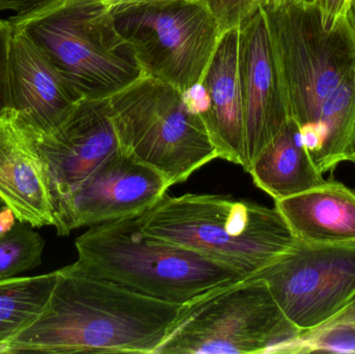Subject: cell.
I'll return each mask as SVG.
<instances>
[{
	"label": "cell",
	"instance_id": "cell-1",
	"mask_svg": "<svg viewBox=\"0 0 355 354\" xmlns=\"http://www.w3.org/2000/svg\"><path fill=\"white\" fill-rule=\"evenodd\" d=\"M263 8V6H262ZM290 120L321 174L355 157V48L314 1L263 8Z\"/></svg>",
	"mask_w": 355,
	"mask_h": 354
},
{
	"label": "cell",
	"instance_id": "cell-2",
	"mask_svg": "<svg viewBox=\"0 0 355 354\" xmlns=\"http://www.w3.org/2000/svg\"><path fill=\"white\" fill-rule=\"evenodd\" d=\"M184 307L91 276L74 263L58 270L47 306L8 354H157Z\"/></svg>",
	"mask_w": 355,
	"mask_h": 354
},
{
	"label": "cell",
	"instance_id": "cell-3",
	"mask_svg": "<svg viewBox=\"0 0 355 354\" xmlns=\"http://www.w3.org/2000/svg\"><path fill=\"white\" fill-rule=\"evenodd\" d=\"M77 267L176 305L252 278L237 268L149 234L137 216L89 227L75 241Z\"/></svg>",
	"mask_w": 355,
	"mask_h": 354
},
{
	"label": "cell",
	"instance_id": "cell-4",
	"mask_svg": "<svg viewBox=\"0 0 355 354\" xmlns=\"http://www.w3.org/2000/svg\"><path fill=\"white\" fill-rule=\"evenodd\" d=\"M154 236L258 276L297 242L277 208L225 195H164L137 216Z\"/></svg>",
	"mask_w": 355,
	"mask_h": 354
},
{
	"label": "cell",
	"instance_id": "cell-5",
	"mask_svg": "<svg viewBox=\"0 0 355 354\" xmlns=\"http://www.w3.org/2000/svg\"><path fill=\"white\" fill-rule=\"evenodd\" d=\"M8 20L44 50L81 99H107L144 76L102 0H47Z\"/></svg>",
	"mask_w": 355,
	"mask_h": 354
},
{
	"label": "cell",
	"instance_id": "cell-6",
	"mask_svg": "<svg viewBox=\"0 0 355 354\" xmlns=\"http://www.w3.org/2000/svg\"><path fill=\"white\" fill-rule=\"evenodd\" d=\"M121 149L173 185L218 158L198 112L170 83L143 76L108 98Z\"/></svg>",
	"mask_w": 355,
	"mask_h": 354
},
{
	"label": "cell",
	"instance_id": "cell-7",
	"mask_svg": "<svg viewBox=\"0 0 355 354\" xmlns=\"http://www.w3.org/2000/svg\"><path fill=\"white\" fill-rule=\"evenodd\" d=\"M300 333L254 276L185 305L157 354L273 353Z\"/></svg>",
	"mask_w": 355,
	"mask_h": 354
},
{
	"label": "cell",
	"instance_id": "cell-8",
	"mask_svg": "<svg viewBox=\"0 0 355 354\" xmlns=\"http://www.w3.org/2000/svg\"><path fill=\"white\" fill-rule=\"evenodd\" d=\"M110 10L144 76L170 83L182 93L200 82L223 33L204 0H166Z\"/></svg>",
	"mask_w": 355,
	"mask_h": 354
},
{
	"label": "cell",
	"instance_id": "cell-9",
	"mask_svg": "<svg viewBox=\"0 0 355 354\" xmlns=\"http://www.w3.org/2000/svg\"><path fill=\"white\" fill-rule=\"evenodd\" d=\"M258 276L300 332L316 328L355 293V242L296 245Z\"/></svg>",
	"mask_w": 355,
	"mask_h": 354
},
{
	"label": "cell",
	"instance_id": "cell-10",
	"mask_svg": "<svg viewBox=\"0 0 355 354\" xmlns=\"http://www.w3.org/2000/svg\"><path fill=\"white\" fill-rule=\"evenodd\" d=\"M170 187L160 172L120 148L67 197L54 228L58 236H68L81 227L135 218L155 205Z\"/></svg>",
	"mask_w": 355,
	"mask_h": 354
},
{
	"label": "cell",
	"instance_id": "cell-11",
	"mask_svg": "<svg viewBox=\"0 0 355 354\" xmlns=\"http://www.w3.org/2000/svg\"><path fill=\"white\" fill-rule=\"evenodd\" d=\"M35 139L51 177L55 218L67 197L121 148L108 98L80 100L62 124Z\"/></svg>",
	"mask_w": 355,
	"mask_h": 354
},
{
	"label": "cell",
	"instance_id": "cell-12",
	"mask_svg": "<svg viewBox=\"0 0 355 354\" xmlns=\"http://www.w3.org/2000/svg\"><path fill=\"white\" fill-rule=\"evenodd\" d=\"M239 78L248 172L257 156L290 120L262 6L239 26Z\"/></svg>",
	"mask_w": 355,
	"mask_h": 354
},
{
	"label": "cell",
	"instance_id": "cell-13",
	"mask_svg": "<svg viewBox=\"0 0 355 354\" xmlns=\"http://www.w3.org/2000/svg\"><path fill=\"white\" fill-rule=\"evenodd\" d=\"M216 147L218 158L248 170L243 102L239 78V28L221 33L214 53L196 87L184 91Z\"/></svg>",
	"mask_w": 355,
	"mask_h": 354
},
{
	"label": "cell",
	"instance_id": "cell-14",
	"mask_svg": "<svg viewBox=\"0 0 355 354\" xmlns=\"http://www.w3.org/2000/svg\"><path fill=\"white\" fill-rule=\"evenodd\" d=\"M0 201L33 228L55 224L51 177L35 135L16 112L0 110Z\"/></svg>",
	"mask_w": 355,
	"mask_h": 354
},
{
	"label": "cell",
	"instance_id": "cell-15",
	"mask_svg": "<svg viewBox=\"0 0 355 354\" xmlns=\"http://www.w3.org/2000/svg\"><path fill=\"white\" fill-rule=\"evenodd\" d=\"M80 100L44 50L14 27L6 108L16 112L33 134L41 135L62 124Z\"/></svg>",
	"mask_w": 355,
	"mask_h": 354
},
{
	"label": "cell",
	"instance_id": "cell-16",
	"mask_svg": "<svg viewBox=\"0 0 355 354\" xmlns=\"http://www.w3.org/2000/svg\"><path fill=\"white\" fill-rule=\"evenodd\" d=\"M297 240L308 245L355 242V191L338 181L275 202Z\"/></svg>",
	"mask_w": 355,
	"mask_h": 354
},
{
	"label": "cell",
	"instance_id": "cell-17",
	"mask_svg": "<svg viewBox=\"0 0 355 354\" xmlns=\"http://www.w3.org/2000/svg\"><path fill=\"white\" fill-rule=\"evenodd\" d=\"M248 172L254 185L275 202L310 191L325 181L292 120L257 156Z\"/></svg>",
	"mask_w": 355,
	"mask_h": 354
},
{
	"label": "cell",
	"instance_id": "cell-18",
	"mask_svg": "<svg viewBox=\"0 0 355 354\" xmlns=\"http://www.w3.org/2000/svg\"><path fill=\"white\" fill-rule=\"evenodd\" d=\"M58 280V270L0 281V354L41 315Z\"/></svg>",
	"mask_w": 355,
	"mask_h": 354
},
{
	"label": "cell",
	"instance_id": "cell-19",
	"mask_svg": "<svg viewBox=\"0 0 355 354\" xmlns=\"http://www.w3.org/2000/svg\"><path fill=\"white\" fill-rule=\"evenodd\" d=\"M355 353V293L316 328L300 332L273 353Z\"/></svg>",
	"mask_w": 355,
	"mask_h": 354
},
{
	"label": "cell",
	"instance_id": "cell-20",
	"mask_svg": "<svg viewBox=\"0 0 355 354\" xmlns=\"http://www.w3.org/2000/svg\"><path fill=\"white\" fill-rule=\"evenodd\" d=\"M45 241L33 227L18 222L0 232V281L16 278L42 264Z\"/></svg>",
	"mask_w": 355,
	"mask_h": 354
},
{
	"label": "cell",
	"instance_id": "cell-21",
	"mask_svg": "<svg viewBox=\"0 0 355 354\" xmlns=\"http://www.w3.org/2000/svg\"><path fill=\"white\" fill-rule=\"evenodd\" d=\"M204 2L223 33L239 28L242 22L261 6V0H204Z\"/></svg>",
	"mask_w": 355,
	"mask_h": 354
},
{
	"label": "cell",
	"instance_id": "cell-22",
	"mask_svg": "<svg viewBox=\"0 0 355 354\" xmlns=\"http://www.w3.org/2000/svg\"><path fill=\"white\" fill-rule=\"evenodd\" d=\"M12 27L10 20L0 19V110L8 106V73Z\"/></svg>",
	"mask_w": 355,
	"mask_h": 354
},
{
	"label": "cell",
	"instance_id": "cell-23",
	"mask_svg": "<svg viewBox=\"0 0 355 354\" xmlns=\"http://www.w3.org/2000/svg\"><path fill=\"white\" fill-rule=\"evenodd\" d=\"M352 2L354 0H314L323 27L329 31L337 29L343 23Z\"/></svg>",
	"mask_w": 355,
	"mask_h": 354
},
{
	"label": "cell",
	"instance_id": "cell-24",
	"mask_svg": "<svg viewBox=\"0 0 355 354\" xmlns=\"http://www.w3.org/2000/svg\"><path fill=\"white\" fill-rule=\"evenodd\" d=\"M45 1L47 0H0V12L10 10L21 14Z\"/></svg>",
	"mask_w": 355,
	"mask_h": 354
},
{
	"label": "cell",
	"instance_id": "cell-25",
	"mask_svg": "<svg viewBox=\"0 0 355 354\" xmlns=\"http://www.w3.org/2000/svg\"><path fill=\"white\" fill-rule=\"evenodd\" d=\"M342 25H343L344 29L347 33L348 37L352 39L355 48V0H354L352 6H350Z\"/></svg>",
	"mask_w": 355,
	"mask_h": 354
},
{
	"label": "cell",
	"instance_id": "cell-26",
	"mask_svg": "<svg viewBox=\"0 0 355 354\" xmlns=\"http://www.w3.org/2000/svg\"><path fill=\"white\" fill-rule=\"evenodd\" d=\"M314 0H261L263 8H279V6H290V4L311 3Z\"/></svg>",
	"mask_w": 355,
	"mask_h": 354
},
{
	"label": "cell",
	"instance_id": "cell-27",
	"mask_svg": "<svg viewBox=\"0 0 355 354\" xmlns=\"http://www.w3.org/2000/svg\"><path fill=\"white\" fill-rule=\"evenodd\" d=\"M110 10L118 6H131V4L149 3V2L166 1V0H102Z\"/></svg>",
	"mask_w": 355,
	"mask_h": 354
},
{
	"label": "cell",
	"instance_id": "cell-28",
	"mask_svg": "<svg viewBox=\"0 0 355 354\" xmlns=\"http://www.w3.org/2000/svg\"><path fill=\"white\" fill-rule=\"evenodd\" d=\"M3 207H6V206H4L3 204H2V202L0 201V213H1L2 208Z\"/></svg>",
	"mask_w": 355,
	"mask_h": 354
},
{
	"label": "cell",
	"instance_id": "cell-29",
	"mask_svg": "<svg viewBox=\"0 0 355 354\" xmlns=\"http://www.w3.org/2000/svg\"><path fill=\"white\" fill-rule=\"evenodd\" d=\"M352 162H354V163L355 164V157H354V159L352 160Z\"/></svg>",
	"mask_w": 355,
	"mask_h": 354
}]
</instances>
